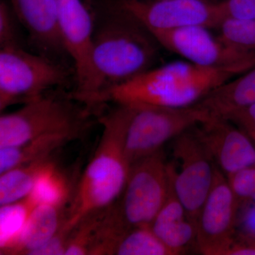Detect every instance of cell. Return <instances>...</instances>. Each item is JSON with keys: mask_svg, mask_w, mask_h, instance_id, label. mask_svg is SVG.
Segmentation results:
<instances>
[{"mask_svg": "<svg viewBox=\"0 0 255 255\" xmlns=\"http://www.w3.org/2000/svg\"><path fill=\"white\" fill-rule=\"evenodd\" d=\"M96 11L92 59L102 94L153 68L158 42L147 28L110 0Z\"/></svg>", "mask_w": 255, "mask_h": 255, "instance_id": "cell-1", "label": "cell"}, {"mask_svg": "<svg viewBox=\"0 0 255 255\" xmlns=\"http://www.w3.org/2000/svg\"><path fill=\"white\" fill-rule=\"evenodd\" d=\"M116 105L100 119L102 136L66 211L64 231L71 233L87 216L113 205L127 184L130 165L125 141L134 109L131 105Z\"/></svg>", "mask_w": 255, "mask_h": 255, "instance_id": "cell-2", "label": "cell"}, {"mask_svg": "<svg viewBox=\"0 0 255 255\" xmlns=\"http://www.w3.org/2000/svg\"><path fill=\"white\" fill-rule=\"evenodd\" d=\"M245 73L237 68L199 66L186 60L152 68L130 81L107 90L96 105L107 102L167 107L195 105L210 92Z\"/></svg>", "mask_w": 255, "mask_h": 255, "instance_id": "cell-3", "label": "cell"}, {"mask_svg": "<svg viewBox=\"0 0 255 255\" xmlns=\"http://www.w3.org/2000/svg\"><path fill=\"white\" fill-rule=\"evenodd\" d=\"M58 90L48 92L0 117V148L25 143L41 135L71 132L88 126L90 107Z\"/></svg>", "mask_w": 255, "mask_h": 255, "instance_id": "cell-4", "label": "cell"}, {"mask_svg": "<svg viewBox=\"0 0 255 255\" xmlns=\"http://www.w3.org/2000/svg\"><path fill=\"white\" fill-rule=\"evenodd\" d=\"M70 70L60 60L26 51L22 46L0 49V111L65 87Z\"/></svg>", "mask_w": 255, "mask_h": 255, "instance_id": "cell-5", "label": "cell"}, {"mask_svg": "<svg viewBox=\"0 0 255 255\" xmlns=\"http://www.w3.org/2000/svg\"><path fill=\"white\" fill-rule=\"evenodd\" d=\"M169 187V163L162 150L130 165L119 201L111 206L112 217L124 233L150 226L163 206Z\"/></svg>", "mask_w": 255, "mask_h": 255, "instance_id": "cell-6", "label": "cell"}, {"mask_svg": "<svg viewBox=\"0 0 255 255\" xmlns=\"http://www.w3.org/2000/svg\"><path fill=\"white\" fill-rule=\"evenodd\" d=\"M133 114L126 136L125 157L129 165L162 150L171 139L211 118L198 105L167 107L131 105Z\"/></svg>", "mask_w": 255, "mask_h": 255, "instance_id": "cell-7", "label": "cell"}, {"mask_svg": "<svg viewBox=\"0 0 255 255\" xmlns=\"http://www.w3.org/2000/svg\"><path fill=\"white\" fill-rule=\"evenodd\" d=\"M58 26L67 55L73 60L76 100L92 107L100 93L92 59L96 11L91 0H57Z\"/></svg>", "mask_w": 255, "mask_h": 255, "instance_id": "cell-8", "label": "cell"}, {"mask_svg": "<svg viewBox=\"0 0 255 255\" xmlns=\"http://www.w3.org/2000/svg\"><path fill=\"white\" fill-rule=\"evenodd\" d=\"M150 31L201 26L218 28L226 19L221 1L209 0H110Z\"/></svg>", "mask_w": 255, "mask_h": 255, "instance_id": "cell-9", "label": "cell"}, {"mask_svg": "<svg viewBox=\"0 0 255 255\" xmlns=\"http://www.w3.org/2000/svg\"><path fill=\"white\" fill-rule=\"evenodd\" d=\"M210 29L194 26L171 31L148 30L159 46L199 66L245 72L255 66V53L233 48Z\"/></svg>", "mask_w": 255, "mask_h": 255, "instance_id": "cell-10", "label": "cell"}, {"mask_svg": "<svg viewBox=\"0 0 255 255\" xmlns=\"http://www.w3.org/2000/svg\"><path fill=\"white\" fill-rule=\"evenodd\" d=\"M175 167L174 187L187 211L188 217L197 223L201 207L214 183L216 165L194 131V128L174 138Z\"/></svg>", "mask_w": 255, "mask_h": 255, "instance_id": "cell-11", "label": "cell"}, {"mask_svg": "<svg viewBox=\"0 0 255 255\" xmlns=\"http://www.w3.org/2000/svg\"><path fill=\"white\" fill-rule=\"evenodd\" d=\"M239 202L216 166L212 187L196 223V249L204 255H226L236 241Z\"/></svg>", "mask_w": 255, "mask_h": 255, "instance_id": "cell-12", "label": "cell"}, {"mask_svg": "<svg viewBox=\"0 0 255 255\" xmlns=\"http://www.w3.org/2000/svg\"><path fill=\"white\" fill-rule=\"evenodd\" d=\"M215 164L226 176L255 167V145L227 119L212 117L194 127Z\"/></svg>", "mask_w": 255, "mask_h": 255, "instance_id": "cell-13", "label": "cell"}, {"mask_svg": "<svg viewBox=\"0 0 255 255\" xmlns=\"http://www.w3.org/2000/svg\"><path fill=\"white\" fill-rule=\"evenodd\" d=\"M10 5L38 53L58 60L67 54L58 26L57 0H10Z\"/></svg>", "mask_w": 255, "mask_h": 255, "instance_id": "cell-14", "label": "cell"}, {"mask_svg": "<svg viewBox=\"0 0 255 255\" xmlns=\"http://www.w3.org/2000/svg\"><path fill=\"white\" fill-rule=\"evenodd\" d=\"M65 206L41 204L35 206L28 216L16 243L4 255H30L43 248L63 228Z\"/></svg>", "mask_w": 255, "mask_h": 255, "instance_id": "cell-15", "label": "cell"}, {"mask_svg": "<svg viewBox=\"0 0 255 255\" xmlns=\"http://www.w3.org/2000/svg\"><path fill=\"white\" fill-rule=\"evenodd\" d=\"M255 103V66L215 89L199 102L212 117H224L230 112Z\"/></svg>", "mask_w": 255, "mask_h": 255, "instance_id": "cell-16", "label": "cell"}, {"mask_svg": "<svg viewBox=\"0 0 255 255\" xmlns=\"http://www.w3.org/2000/svg\"><path fill=\"white\" fill-rule=\"evenodd\" d=\"M71 132H55L41 135L21 145L0 148V174L18 166L50 158L69 142L78 138Z\"/></svg>", "mask_w": 255, "mask_h": 255, "instance_id": "cell-17", "label": "cell"}, {"mask_svg": "<svg viewBox=\"0 0 255 255\" xmlns=\"http://www.w3.org/2000/svg\"><path fill=\"white\" fill-rule=\"evenodd\" d=\"M53 161L48 158L14 167L0 174V206L27 197L40 174Z\"/></svg>", "mask_w": 255, "mask_h": 255, "instance_id": "cell-18", "label": "cell"}, {"mask_svg": "<svg viewBox=\"0 0 255 255\" xmlns=\"http://www.w3.org/2000/svg\"><path fill=\"white\" fill-rule=\"evenodd\" d=\"M112 255H175L150 226L132 228L116 242Z\"/></svg>", "mask_w": 255, "mask_h": 255, "instance_id": "cell-19", "label": "cell"}, {"mask_svg": "<svg viewBox=\"0 0 255 255\" xmlns=\"http://www.w3.org/2000/svg\"><path fill=\"white\" fill-rule=\"evenodd\" d=\"M69 196L68 181L53 162L40 174L27 198L35 206L41 204L65 206Z\"/></svg>", "mask_w": 255, "mask_h": 255, "instance_id": "cell-20", "label": "cell"}, {"mask_svg": "<svg viewBox=\"0 0 255 255\" xmlns=\"http://www.w3.org/2000/svg\"><path fill=\"white\" fill-rule=\"evenodd\" d=\"M35 206L27 197L0 207V254L14 246Z\"/></svg>", "mask_w": 255, "mask_h": 255, "instance_id": "cell-21", "label": "cell"}, {"mask_svg": "<svg viewBox=\"0 0 255 255\" xmlns=\"http://www.w3.org/2000/svg\"><path fill=\"white\" fill-rule=\"evenodd\" d=\"M217 29L218 35L230 46L255 53V19L226 18Z\"/></svg>", "mask_w": 255, "mask_h": 255, "instance_id": "cell-22", "label": "cell"}, {"mask_svg": "<svg viewBox=\"0 0 255 255\" xmlns=\"http://www.w3.org/2000/svg\"><path fill=\"white\" fill-rule=\"evenodd\" d=\"M226 177L239 206L244 203L255 204V167L242 169Z\"/></svg>", "mask_w": 255, "mask_h": 255, "instance_id": "cell-23", "label": "cell"}, {"mask_svg": "<svg viewBox=\"0 0 255 255\" xmlns=\"http://www.w3.org/2000/svg\"><path fill=\"white\" fill-rule=\"evenodd\" d=\"M17 21L18 18L11 5L1 0L0 2V49L21 46Z\"/></svg>", "mask_w": 255, "mask_h": 255, "instance_id": "cell-24", "label": "cell"}, {"mask_svg": "<svg viewBox=\"0 0 255 255\" xmlns=\"http://www.w3.org/2000/svg\"><path fill=\"white\" fill-rule=\"evenodd\" d=\"M223 119L239 128L255 145V103L233 111Z\"/></svg>", "mask_w": 255, "mask_h": 255, "instance_id": "cell-25", "label": "cell"}, {"mask_svg": "<svg viewBox=\"0 0 255 255\" xmlns=\"http://www.w3.org/2000/svg\"><path fill=\"white\" fill-rule=\"evenodd\" d=\"M237 235L242 238L255 240V204H240L236 223Z\"/></svg>", "mask_w": 255, "mask_h": 255, "instance_id": "cell-26", "label": "cell"}, {"mask_svg": "<svg viewBox=\"0 0 255 255\" xmlns=\"http://www.w3.org/2000/svg\"><path fill=\"white\" fill-rule=\"evenodd\" d=\"M226 18L255 19V0H221Z\"/></svg>", "mask_w": 255, "mask_h": 255, "instance_id": "cell-27", "label": "cell"}, {"mask_svg": "<svg viewBox=\"0 0 255 255\" xmlns=\"http://www.w3.org/2000/svg\"><path fill=\"white\" fill-rule=\"evenodd\" d=\"M237 236L238 237L241 238V239L244 240V241L248 242V243H251V244L254 245V246H255V240L248 239V238H242L241 236H238V235Z\"/></svg>", "mask_w": 255, "mask_h": 255, "instance_id": "cell-28", "label": "cell"}, {"mask_svg": "<svg viewBox=\"0 0 255 255\" xmlns=\"http://www.w3.org/2000/svg\"><path fill=\"white\" fill-rule=\"evenodd\" d=\"M209 1H221V0H209Z\"/></svg>", "mask_w": 255, "mask_h": 255, "instance_id": "cell-29", "label": "cell"}]
</instances>
